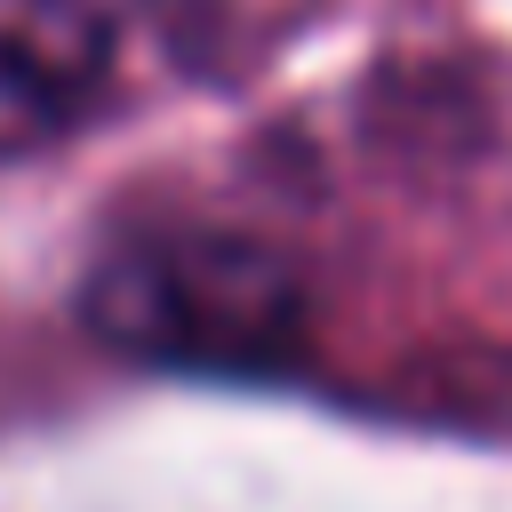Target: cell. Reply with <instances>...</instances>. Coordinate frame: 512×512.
<instances>
[{
    "mask_svg": "<svg viewBox=\"0 0 512 512\" xmlns=\"http://www.w3.org/2000/svg\"><path fill=\"white\" fill-rule=\"evenodd\" d=\"M80 312L112 352L160 368L256 376L304 352V280L264 240L216 224H152L112 240L80 288Z\"/></svg>",
    "mask_w": 512,
    "mask_h": 512,
    "instance_id": "1",
    "label": "cell"
},
{
    "mask_svg": "<svg viewBox=\"0 0 512 512\" xmlns=\"http://www.w3.org/2000/svg\"><path fill=\"white\" fill-rule=\"evenodd\" d=\"M120 56L112 0H0V160L64 136Z\"/></svg>",
    "mask_w": 512,
    "mask_h": 512,
    "instance_id": "2",
    "label": "cell"
}]
</instances>
